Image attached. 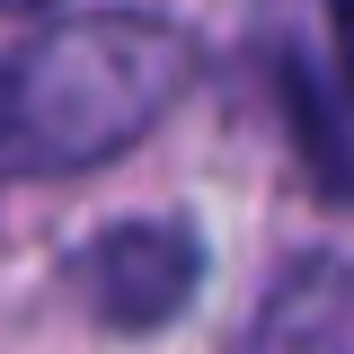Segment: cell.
<instances>
[{
	"label": "cell",
	"mask_w": 354,
	"mask_h": 354,
	"mask_svg": "<svg viewBox=\"0 0 354 354\" xmlns=\"http://www.w3.org/2000/svg\"><path fill=\"white\" fill-rule=\"evenodd\" d=\"M186 80V53L151 18H88L0 62V177H53L124 151Z\"/></svg>",
	"instance_id": "6da1fadb"
},
{
	"label": "cell",
	"mask_w": 354,
	"mask_h": 354,
	"mask_svg": "<svg viewBox=\"0 0 354 354\" xmlns=\"http://www.w3.org/2000/svg\"><path fill=\"white\" fill-rule=\"evenodd\" d=\"M195 274H204V248H195L186 221H124V230L88 239L80 301L97 310L106 328H160V319L186 310Z\"/></svg>",
	"instance_id": "7a4b0ae2"
},
{
	"label": "cell",
	"mask_w": 354,
	"mask_h": 354,
	"mask_svg": "<svg viewBox=\"0 0 354 354\" xmlns=\"http://www.w3.org/2000/svg\"><path fill=\"white\" fill-rule=\"evenodd\" d=\"M248 354H354V266L310 257L274 301H266Z\"/></svg>",
	"instance_id": "3957f363"
},
{
	"label": "cell",
	"mask_w": 354,
	"mask_h": 354,
	"mask_svg": "<svg viewBox=\"0 0 354 354\" xmlns=\"http://www.w3.org/2000/svg\"><path fill=\"white\" fill-rule=\"evenodd\" d=\"M283 106H292V142H301L310 177L337 204H354V106L337 88H319L310 71H283Z\"/></svg>",
	"instance_id": "277c9868"
},
{
	"label": "cell",
	"mask_w": 354,
	"mask_h": 354,
	"mask_svg": "<svg viewBox=\"0 0 354 354\" xmlns=\"http://www.w3.org/2000/svg\"><path fill=\"white\" fill-rule=\"evenodd\" d=\"M328 36H337V62H346V88H354V0H328Z\"/></svg>",
	"instance_id": "5b68a950"
},
{
	"label": "cell",
	"mask_w": 354,
	"mask_h": 354,
	"mask_svg": "<svg viewBox=\"0 0 354 354\" xmlns=\"http://www.w3.org/2000/svg\"><path fill=\"white\" fill-rule=\"evenodd\" d=\"M0 9H44V0H0Z\"/></svg>",
	"instance_id": "8992f818"
}]
</instances>
